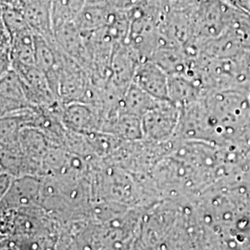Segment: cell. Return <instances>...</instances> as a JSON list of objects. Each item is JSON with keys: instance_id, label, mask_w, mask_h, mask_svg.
I'll list each match as a JSON object with an SVG mask.
<instances>
[{"instance_id": "8fae6325", "label": "cell", "mask_w": 250, "mask_h": 250, "mask_svg": "<svg viewBox=\"0 0 250 250\" xmlns=\"http://www.w3.org/2000/svg\"><path fill=\"white\" fill-rule=\"evenodd\" d=\"M48 1H51V0H48Z\"/></svg>"}, {"instance_id": "30bf717a", "label": "cell", "mask_w": 250, "mask_h": 250, "mask_svg": "<svg viewBox=\"0 0 250 250\" xmlns=\"http://www.w3.org/2000/svg\"><path fill=\"white\" fill-rule=\"evenodd\" d=\"M90 2H96V3H102V4H110V5H113L114 0H90Z\"/></svg>"}, {"instance_id": "8992f818", "label": "cell", "mask_w": 250, "mask_h": 250, "mask_svg": "<svg viewBox=\"0 0 250 250\" xmlns=\"http://www.w3.org/2000/svg\"><path fill=\"white\" fill-rule=\"evenodd\" d=\"M117 8L110 4L88 2L74 21L83 36L107 25L116 13Z\"/></svg>"}, {"instance_id": "52a82bcc", "label": "cell", "mask_w": 250, "mask_h": 250, "mask_svg": "<svg viewBox=\"0 0 250 250\" xmlns=\"http://www.w3.org/2000/svg\"><path fill=\"white\" fill-rule=\"evenodd\" d=\"M157 100L137 84L132 83L119 103L118 111L142 118Z\"/></svg>"}, {"instance_id": "9c48e42d", "label": "cell", "mask_w": 250, "mask_h": 250, "mask_svg": "<svg viewBox=\"0 0 250 250\" xmlns=\"http://www.w3.org/2000/svg\"><path fill=\"white\" fill-rule=\"evenodd\" d=\"M1 4L21 9V0H1Z\"/></svg>"}, {"instance_id": "277c9868", "label": "cell", "mask_w": 250, "mask_h": 250, "mask_svg": "<svg viewBox=\"0 0 250 250\" xmlns=\"http://www.w3.org/2000/svg\"><path fill=\"white\" fill-rule=\"evenodd\" d=\"M21 10L35 34L52 40L54 36L51 5L48 0H21Z\"/></svg>"}, {"instance_id": "ba28073f", "label": "cell", "mask_w": 250, "mask_h": 250, "mask_svg": "<svg viewBox=\"0 0 250 250\" xmlns=\"http://www.w3.org/2000/svg\"><path fill=\"white\" fill-rule=\"evenodd\" d=\"M90 0H51V18L54 33L66 23L74 21Z\"/></svg>"}, {"instance_id": "5b68a950", "label": "cell", "mask_w": 250, "mask_h": 250, "mask_svg": "<svg viewBox=\"0 0 250 250\" xmlns=\"http://www.w3.org/2000/svg\"><path fill=\"white\" fill-rule=\"evenodd\" d=\"M62 122L66 127L84 134L94 133L100 127L99 113L93 105L80 101L68 103L62 111Z\"/></svg>"}, {"instance_id": "3957f363", "label": "cell", "mask_w": 250, "mask_h": 250, "mask_svg": "<svg viewBox=\"0 0 250 250\" xmlns=\"http://www.w3.org/2000/svg\"><path fill=\"white\" fill-rule=\"evenodd\" d=\"M169 77V74L157 63L146 61L138 64L133 83L155 99L170 100Z\"/></svg>"}, {"instance_id": "7a4b0ae2", "label": "cell", "mask_w": 250, "mask_h": 250, "mask_svg": "<svg viewBox=\"0 0 250 250\" xmlns=\"http://www.w3.org/2000/svg\"><path fill=\"white\" fill-rule=\"evenodd\" d=\"M42 181L33 175L14 179L7 193L1 197L2 210H18L41 206Z\"/></svg>"}, {"instance_id": "6da1fadb", "label": "cell", "mask_w": 250, "mask_h": 250, "mask_svg": "<svg viewBox=\"0 0 250 250\" xmlns=\"http://www.w3.org/2000/svg\"><path fill=\"white\" fill-rule=\"evenodd\" d=\"M181 110L171 100L158 99L142 117L144 138L153 143H163L175 134Z\"/></svg>"}]
</instances>
